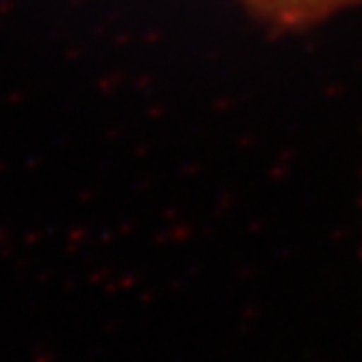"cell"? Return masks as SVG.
I'll list each match as a JSON object with an SVG mask.
<instances>
[{
  "label": "cell",
  "mask_w": 362,
  "mask_h": 362,
  "mask_svg": "<svg viewBox=\"0 0 362 362\" xmlns=\"http://www.w3.org/2000/svg\"><path fill=\"white\" fill-rule=\"evenodd\" d=\"M362 0H243V5L277 31H301Z\"/></svg>",
  "instance_id": "1"
}]
</instances>
